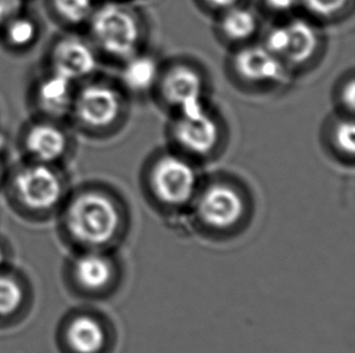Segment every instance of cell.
Segmentation results:
<instances>
[{"mask_svg": "<svg viewBox=\"0 0 355 353\" xmlns=\"http://www.w3.org/2000/svg\"><path fill=\"white\" fill-rule=\"evenodd\" d=\"M123 63L120 82L125 90L135 95H144L157 87L162 75V68L157 58L139 51Z\"/></svg>", "mask_w": 355, "mask_h": 353, "instance_id": "obj_17", "label": "cell"}, {"mask_svg": "<svg viewBox=\"0 0 355 353\" xmlns=\"http://www.w3.org/2000/svg\"><path fill=\"white\" fill-rule=\"evenodd\" d=\"M329 141L338 155L351 160L354 158L355 125L352 116L345 115L332 125Z\"/></svg>", "mask_w": 355, "mask_h": 353, "instance_id": "obj_21", "label": "cell"}, {"mask_svg": "<svg viewBox=\"0 0 355 353\" xmlns=\"http://www.w3.org/2000/svg\"><path fill=\"white\" fill-rule=\"evenodd\" d=\"M42 35L43 26L39 17L24 10H16L0 24V46L15 56L31 53Z\"/></svg>", "mask_w": 355, "mask_h": 353, "instance_id": "obj_13", "label": "cell"}, {"mask_svg": "<svg viewBox=\"0 0 355 353\" xmlns=\"http://www.w3.org/2000/svg\"><path fill=\"white\" fill-rule=\"evenodd\" d=\"M232 69L239 80L256 87L283 85L288 82L291 73L286 63L263 44L240 45L232 57Z\"/></svg>", "mask_w": 355, "mask_h": 353, "instance_id": "obj_11", "label": "cell"}, {"mask_svg": "<svg viewBox=\"0 0 355 353\" xmlns=\"http://www.w3.org/2000/svg\"><path fill=\"white\" fill-rule=\"evenodd\" d=\"M10 203L26 215H53L71 191L64 168L19 159L9 163L1 184Z\"/></svg>", "mask_w": 355, "mask_h": 353, "instance_id": "obj_1", "label": "cell"}, {"mask_svg": "<svg viewBox=\"0 0 355 353\" xmlns=\"http://www.w3.org/2000/svg\"><path fill=\"white\" fill-rule=\"evenodd\" d=\"M264 6L274 14H288L300 5V0H262Z\"/></svg>", "mask_w": 355, "mask_h": 353, "instance_id": "obj_24", "label": "cell"}, {"mask_svg": "<svg viewBox=\"0 0 355 353\" xmlns=\"http://www.w3.org/2000/svg\"><path fill=\"white\" fill-rule=\"evenodd\" d=\"M351 3L352 0H300V5L320 19H336L348 9Z\"/></svg>", "mask_w": 355, "mask_h": 353, "instance_id": "obj_22", "label": "cell"}, {"mask_svg": "<svg viewBox=\"0 0 355 353\" xmlns=\"http://www.w3.org/2000/svg\"><path fill=\"white\" fill-rule=\"evenodd\" d=\"M286 24L288 40L283 60L291 71L307 66L317 56L322 46V37L317 27L308 19H293Z\"/></svg>", "mask_w": 355, "mask_h": 353, "instance_id": "obj_14", "label": "cell"}, {"mask_svg": "<svg viewBox=\"0 0 355 353\" xmlns=\"http://www.w3.org/2000/svg\"><path fill=\"white\" fill-rule=\"evenodd\" d=\"M24 289L15 277L0 272V320L9 318L22 307Z\"/></svg>", "mask_w": 355, "mask_h": 353, "instance_id": "obj_20", "label": "cell"}, {"mask_svg": "<svg viewBox=\"0 0 355 353\" xmlns=\"http://www.w3.org/2000/svg\"><path fill=\"white\" fill-rule=\"evenodd\" d=\"M123 109L119 89L96 74L78 84L68 123L76 134L101 137L119 124Z\"/></svg>", "mask_w": 355, "mask_h": 353, "instance_id": "obj_4", "label": "cell"}, {"mask_svg": "<svg viewBox=\"0 0 355 353\" xmlns=\"http://www.w3.org/2000/svg\"><path fill=\"white\" fill-rule=\"evenodd\" d=\"M78 84L39 68L26 92L29 115L68 121Z\"/></svg>", "mask_w": 355, "mask_h": 353, "instance_id": "obj_9", "label": "cell"}, {"mask_svg": "<svg viewBox=\"0 0 355 353\" xmlns=\"http://www.w3.org/2000/svg\"><path fill=\"white\" fill-rule=\"evenodd\" d=\"M4 153L3 142H0V188H1V184H3V181H4L5 173H6V170H8V166H9L10 163L6 160V155Z\"/></svg>", "mask_w": 355, "mask_h": 353, "instance_id": "obj_26", "label": "cell"}, {"mask_svg": "<svg viewBox=\"0 0 355 353\" xmlns=\"http://www.w3.org/2000/svg\"><path fill=\"white\" fill-rule=\"evenodd\" d=\"M101 56L83 32L58 30L44 48L40 68L79 84L98 72Z\"/></svg>", "mask_w": 355, "mask_h": 353, "instance_id": "obj_6", "label": "cell"}, {"mask_svg": "<svg viewBox=\"0 0 355 353\" xmlns=\"http://www.w3.org/2000/svg\"><path fill=\"white\" fill-rule=\"evenodd\" d=\"M97 4L96 0H43V9L58 30L83 32Z\"/></svg>", "mask_w": 355, "mask_h": 353, "instance_id": "obj_16", "label": "cell"}, {"mask_svg": "<svg viewBox=\"0 0 355 353\" xmlns=\"http://www.w3.org/2000/svg\"><path fill=\"white\" fill-rule=\"evenodd\" d=\"M337 98L338 105L345 111V115L353 116L355 108V82L353 75L343 80L338 90Z\"/></svg>", "mask_w": 355, "mask_h": 353, "instance_id": "obj_23", "label": "cell"}, {"mask_svg": "<svg viewBox=\"0 0 355 353\" xmlns=\"http://www.w3.org/2000/svg\"><path fill=\"white\" fill-rule=\"evenodd\" d=\"M76 132L68 121L29 115L15 139L19 159L66 168L74 156Z\"/></svg>", "mask_w": 355, "mask_h": 353, "instance_id": "obj_5", "label": "cell"}, {"mask_svg": "<svg viewBox=\"0 0 355 353\" xmlns=\"http://www.w3.org/2000/svg\"><path fill=\"white\" fill-rule=\"evenodd\" d=\"M211 9L220 10V11H225V10L230 9L232 6L241 4V0H204Z\"/></svg>", "mask_w": 355, "mask_h": 353, "instance_id": "obj_25", "label": "cell"}, {"mask_svg": "<svg viewBox=\"0 0 355 353\" xmlns=\"http://www.w3.org/2000/svg\"><path fill=\"white\" fill-rule=\"evenodd\" d=\"M64 229L77 244L96 249L111 244L121 226V212L114 199L97 186L69 191L63 202Z\"/></svg>", "mask_w": 355, "mask_h": 353, "instance_id": "obj_2", "label": "cell"}, {"mask_svg": "<svg viewBox=\"0 0 355 353\" xmlns=\"http://www.w3.org/2000/svg\"><path fill=\"white\" fill-rule=\"evenodd\" d=\"M159 92L164 102L175 110L204 100L205 80L198 69L188 64H178L162 73Z\"/></svg>", "mask_w": 355, "mask_h": 353, "instance_id": "obj_12", "label": "cell"}, {"mask_svg": "<svg viewBox=\"0 0 355 353\" xmlns=\"http://www.w3.org/2000/svg\"><path fill=\"white\" fill-rule=\"evenodd\" d=\"M149 185L154 197L163 205L183 207L196 199L199 178L187 156L165 153L152 165Z\"/></svg>", "mask_w": 355, "mask_h": 353, "instance_id": "obj_7", "label": "cell"}, {"mask_svg": "<svg viewBox=\"0 0 355 353\" xmlns=\"http://www.w3.org/2000/svg\"><path fill=\"white\" fill-rule=\"evenodd\" d=\"M100 56L123 61L139 53L144 28L137 15L116 1L98 3L85 28Z\"/></svg>", "mask_w": 355, "mask_h": 353, "instance_id": "obj_3", "label": "cell"}, {"mask_svg": "<svg viewBox=\"0 0 355 353\" xmlns=\"http://www.w3.org/2000/svg\"><path fill=\"white\" fill-rule=\"evenodd\" d=\"M116 271L111 259L94 249L79 255L73 264L74 281L82 289L92 293L107 289Z\"/></svg>", "mask_w": 355, "mask_h": 353, "instance_id": "obj_15", "label": "cell"}, {"mask_svg": "<svg viewBox=\"0 0 355 353\" xmlns=\"http://www.w3.org/2000/svg\"><path fill=\"white\" fill-rule=\"evenodd\" d=\"M171 136L183 153L191 156H210L220 145L221 129L216 118L207 109L205 100L176 110Z\"/></svg>", "mask_w": 355, "mask_h": 353, "instance_id": "obj_8", "label": "cell"}, {"mask_svg": "<svg viewBox=\"0 0 355 353\" xmlns=\"http://www.w3.org/2000/svg\"><path fill=\"white\" fill-rule=\"evenodd\" d=\"M64 339L74 353H101L107 344V333L95 317L77 316L68 323Z\"/></svg>", "mask_w": 355, "mask_h": 353, "instance_id": "obj_18", "label": "cell"}, {"mask_svg": "<svg viewBox=\"0 0 355 353\" xmlns=\"http://www.w3.org/2000/svg\"><path fill=\"white\" fill-rule=\"evenodd\" d=\"M259 28V21L256 12L241 4L222 11L218 21L222 38L239 46L250 43Z\"/></svg>", "mask_w": 355, "mask_h": 353, "instance_id": "obj_19", "label": "cell"}, {"mask_svg": "<svg viewBox=\"0 0 355 353\" xmlns=\"http://www.w3.org/2000/svg\"><path fill=\"white\" fill-rule=\"evenodd\" d=\"M5 260H6V254H5V251L4 248H3V246L0 244V272L3 271Z\"/></svg>", "mask_w": 355, "mask_h": 353, "instance_id": "obj_27", "label": "cell"}, {"mask_svg": "<svg viewBox=\"0 0 355 353\" xmlns=\"http://www.w3.org/2000/svg\"><path fill=\"white\" fill-rule=\"evenodd\" d=\"M196 210L202 224L226 231L239 224L246 210L241 192L226 181H215L197 192Z\"/></svg>", "mask_w": 355, "mask_h": 353, "instance_id": "obj_10", "label": "cell"}]
</instances>
